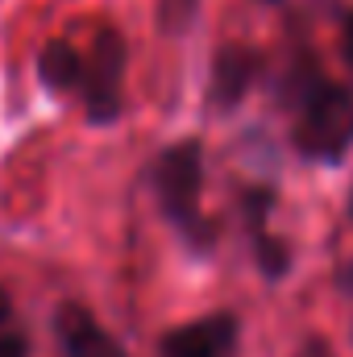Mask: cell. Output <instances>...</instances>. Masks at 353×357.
Masks as SVG:
<instances>
[{
    "mask_svg": "<svg viewBox=\"0 0 353 357\" xmlns=\"http://www.w3.org/2000/svg\"><path fill=\"white\" fill-rule=\"evenodd\" d=\"M278 96L291 112V146L312 167H337L353 146V91L324 75L316 54L299 46L283 71Z\"/></svg>",
    "mask_w": 353,
    "mask_h": 357,
    "instance_id": "cell-1",
    "label": "cell"
},
{
    "mask_svg": "<svg viewBox=\"0 0 353 357\" xmlns=\"http://www.w3.org/2000/svg\"><path fill=\"white\" fill-rule=\"evenodd\" d=\"M125 63H129L125 38L112 25H100L88 50L67 38L46 42L38 50V79L59 96L80 100L88 125H112L121 121L125 108Z\"/></svg>",
    "mask_w": 353,
    "mask_h": 357,
    "instance_id": "cell-2",
    "label": "cell"
},
{
    "mask_svg": "<svg viewBox=\"0 0 353 357\" xmlns=\"http://www.w3.org/2000/svg\"><path fill=\"white\" fill-rule=\"evenodd\" d=\"M150 191L158 199L163 220L175 229V237L191 254H212L216 250V225L204 216L200 191H204V146L195 137H183L167 146L154 167H150Z\"/></svg>",
    "mask_w": 353,
    "mask_h": 357,
    "instance_id": "cell-3",
    "label": "cell"
},
{
    "mask_svg": "<svg viewBox=\"0 0 353 357\" xmlns=\"http://www.w3.org/2000/svg\"><path fill=\"white\" fill-rule=\"evenodd\" d=\"M266 71V54L246 46V42H225L212 54L208 67V108L212 112H233L250 91L258 88Z\"/></svg>",
    "mask_w": 353,
    "mask_h": 357,
    "instance_id": "cell-4",
    "label": "cell"
},
{
    "mask_svg": "<svg viewBox=\"0 0 353 357\" xmlns=\"http://www.w3.org/2000/svg\"><path fill=\"white\" fill-rule=\"evenodd\" d=\"M237 212H241V220H246V237H250V250H254V262L262 270V278L278 282V278L291 270V250H287V241L270 229V216H274V187H266V183L241 187Z\"/></svg>",
    "mask_w": 353,
    "mask_h": 357,
    "instance_id": "cell-5",
    "label": "cell"
},
{
    "mask_svg": "<svg viewBox=\"0 0 353 357\" xmlns=\"http://www.w3.org/2000/svg\"><path fill=\"white\" fill-rule=\"evenodd\" d=\"M241 349V320L233 312H208L163 333L158 357H237Z\"/></svg>",
    "mask_w": 353,
    "mask_h": 357,
    "instance_id": "cell-6",
    "label": "cell"
},
{
    "mask_svg": "<svg viewBox=\"0 0 353 357\" xmlns=\"http://www.w3.org/2000/svg\"><path fill=\"white\" fill-rule=\"evenodd\" d=\"M54 333H59V349L63 357H129L121 349V341L112 333H104L91 320L88 307L80 303H63L54 316Z\"/></svg>",
    "mask_w": 353,
    "mask_h": 357,
    "instance_id": "cell-7",
    "label": "cell"
},
{
    "mask_svg": "<svg viewBox=\"0 0 353 357\" xmlns=\"http://www.w3.org/2000/svg\"><path fill=\"white\" fill-rule=\"evenodd\" d=\"M0 357H29L25 333H4V328H0Z\"/></svg>",
    "mask_w": 353,
    "mask_h": 357,
    "instance_id": "cell-8",
    "label": "cell"
},
{
    "mask_svg": "<svg viewBox=\"0 0 353 357\" xmlns=\"http://www.w3.org/2000/svg\"><path fill=\"white\" fill-rule=\"evenodd\" d=\"M341 54H345V63H350V71H353V8L341 21Z\"/></svg>",
    "mask_w": 353,
    "mask_h": 357,
    "instance_id": "cell-9",
    "label": "cell"
},
{
    "mask_svg": "<svg viewBox=\"0 0 353 357\" xmlns=\"http://www.w3.org/2000/svg\"><path fill=\"white\" fill-rule=\"evenodd\" d=\"M333 282H337V291H341V295L350 299V307H353V262L337 266V278H333Z\"/></svg>",
    "mask_w": 353,
    "mask_h": 357,
    "instance_id": "cell-10",
    "label": "cell"
},
{
    "mask_svg": "<svg viewBox=\"0 0 353 357\" xmlns=\"http://www.w3.org/2000/svg\"><path fill=\"white\" fill-rule=\"evenodd\" d=\"M299 357H333V354H329V345H324V341H308V345L299 349Z\"/></svg>",
    "mask_w": 353,
    "mask_h": 357,
    "instance_id": "cell-11",
    "label": "cell"
},
{
    "mask_svg": "<svg viewBox=\"0 0 353 357\" xmlns=\"http://www.w3.org/2000/svg\"><path fill=\"white\" fill-rule=\"evenodd\" d=\"M8 316H13V299H8V291L0 287V328L8 324Z\"/></svg>",
    "mask_w": 353,
    "mask_h": 357,
    "instance_id": "cell-12",
    "label": "cell"
},
{
    "mask_svg": "<svg viewBox=\"0 0 353 357\" xmlns=\"http://www.w3.org/2000/svg\"><path fill=\"white\" fill-rule=\"evenodd\" d=\"M350 216H353V195H350Z\"/></svg>",
    "mask_w": 353,
    "mask_h": 357,
    "instance_id": "cell-13",
    "label": "cell"
},
{
    "mask_svg": "<svg viewBox=\"0 0 353 357\" xmlns=\"http://www.w3.org/2000/svg\"><path fill=\"white\" fill-rule=\"evenodd\" d=\"M262 4H278V0H262Z\"/></svg>",
    "mask_w": 353,
    "mask_h": 357,
    "instance_id": "cell-14",
    "label": "cell"
}]
</instances>
